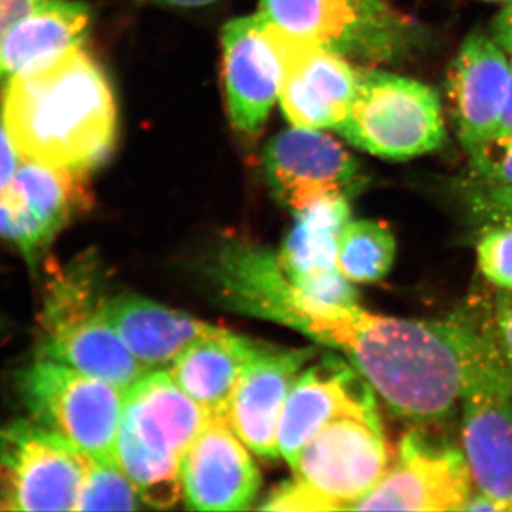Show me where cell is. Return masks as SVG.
<instances>
[{"instance_id":"22","label":"cell","mask_w":512,"mask_h":512,"mask_svg":"<svg viewBox=\"0 0 512 512\" xmlns=\"http://www.w3.org/2000/svg\"><path fill=\"white\" fill-rule=\"evenodd\" d=\"M92 13L82 2L47 0L16 26L3 45V77L32 72L83 45Z\"/></svg>"},{"instance_id":"29","label":"cell","mask_w":512,"mask_h":512,"mask_svg":"<svg viewBox=\"0 0 512 512\" xmlns=\"http://www.w3.org/2000/svg\"><path fill=\"white\" fill-rule=\"evenodd\" d=\"M468 204L478 220L512 225V184L478 183L468 191Z\"/></svg>"},{"instance_id":"24","label":"cell","mask_w":512,"mask_h":512,"mask_svg":"<svg viewBox=\"0 0 512 512\" xmlns=\"http://www.w3.org/2000/svg\"><path fill=\"white\" fill-rule=\"evenodd\" d=\"M116 461L136 488L141 501L151 507H174L184 498L181 458L151 450L120 429Z\"/></svg>"},{"instance_id":"36","label":"cell","mask_w":512,"mask_h":512,"mask_svg":"<svg viewBox=\"0 0 512 512\" xmlns=\"http://www.w3.org/2000/svg\"><path fill=\"white\" fill-rule=\"evenodd\" d=\"M157 2L168 3L173 6H184V8H192V6H204L215 0H157Z\"/></svg>"},{"instance_id":"27","label":"cell","mask_w":512,"mask_h":512,"mask_svg":"<svg viewBox=\"0 0 512 512\" xmlns=\"http://www.w3.org/2000/svg\"><path fill=\"white\" fill-rule=\"evenodd\" d=\"M478 266L488 282L512 291V225L487 227L477 245Z\"/></svg>"},{"instance_id":"1","label":"cell","mask_w":512,"mask_h":512,"mask_svg":"<svg viewBox=\"0 0 512 512\" xmlns=\"http://www.w3.org/2000/svg\"><path fill=\"white\" fill-rule=\"evenodd\" d=\"M306 335L346 353L390 410L417 426L453 416L471 376L500 349L493 323L468 315L400 319L360 306L315 320Z\"/></svg>"},{"instance_id":"13","label":"cell","mask_w":512,"mask_h":512,"mask_svg":"<svg viewBox=\"0 0 512 512\" xmlns=\"http://www.w3.org/2000/svg\"><path fill=\"white\" fill-rule=\"evenodd\" d=\"M262 163L275 197L293 214L329 195H348L359 180L355 158L338 140L313 128L279 133L265 147Z\"/></svg>"},{"instance_id":"35","label":"cell","mask_w":512,"mask_h":512,"mask_svg":"<svg viewBox=\"0 0 512 512\" xmlns=\"http://www.w3.org/2000/svg\"><path fill=\"white\" fill-rule=\"evenodd\" d=\"M495 133H512V66L510 74V84H508L507 97H505L503 110H501L500 120H498V126L497 130H495Z\"/></svg>"},{"instance_id":"20","label":"cell","mask_w":512,"mask_h":512,"mask_svg":"<svg viewBox=\"0 0 512 512\" xmlns=\"http://www.w3.org/2000/svg\"><path fill=\"white\" fill-rule=\"evenodd\" d=\"M101 313L148 370L170 365L195 340L221 330L136 295L104 298Z\"/></svg>"},{"instance_id":"26","label":"cell","mask_w":512,"mask_h":512,"mask_svg":"<svg viewBox=\"0 0 512 512\" xmlns=\"http://www.w3.org/2000/svg\"><path fill=\"white\" fill-rule=\"evenodd\" d=\"M140 500L116 460L90 457L76 511H133Z\"/></svg>"},{"instance_id":"30","label":"cell","mask_w":512,"mask_h":512,"mask_svg":"<svg viewBox=\"0 0 512 512\" xmlns=\"http://www.w3.org/2000/svg\"><path fill=\"white\" fill-rule=\"evenodd\" d=\"M259 508L265 511H335L326 498L298 477L275 488Z\"/></svg>"},{"instance_id":"8","label":"cell","mask_w":512,"mask_h":512,"mask_svg":"<svg viewBox=\"0 0 512 512\" xmlns=\"http://www.w3.org/2000/svg\"><path fill=\"white\" fill-rule=\"evenodd\" d=\"M461 443L478 493L512 512V369L498 349L461 397Z\"/></svg>"},{"instance_id":"10","label":"cell","mask_w":512,"mask_h":512,"mask_svg":"<svg viewBox=\"0 0 512 512\" xmlns=\"http://www.w3.org/2000/svg\"><path fill=\"white\" fill-rule=\"evenodd\" d=\"M394 457L375 421L342 417L316 434L291 464L296 477L335 507L350 510L386 476Z\"/></svg>"},{"instance_id":"21","label":"cell","mask_w":512,"mask_h":512,"mask_svg":"<svg viewBox=\"0 0 512 512\" xmlns=\"http://www.w3.org/2000/svg\"><path fill=\"white\" fill-rule=\"evenodd\" d=\"M262 346L221 329L191 343L171 363L168 373L211 417L224 419L245 367Z\"/></svg>"},{"instance_id":"6","label":"cell","mask_w":512,"mask_h":512,"mask_svg":"<svg viewBox=\"0 0 512 512\" xmlns=\"http://www.w3.org/2000/svg\"><path fill=\"white\" fill-rule=\"evenodd\" d=\"M259 15L349 60L386 62L409 46V20L387 0H261Z\"/></svg>"},{"instance_id":"14","label":"cell","mask_w":512,"mask_h":512,"mask_svg":"<svg viewBox=\"0 0 512 512\" xmlns=\"http://www.w3.org/2000/svg\"><path fill=\"white\" fill-rule=\"evenodd\" d=\"M375 390L352 366L326 356L293 383L278 429L279 456L293 463L323 427L342 417L380 423Z\"/></svg>"},{"instance_id":"15","label":"cell","mask_w":512,"mask_h":512,"mask_svg":"<svg viewBox=\"0 0 512 512\" xmlns=\"http://www.w3.org/2000/svg\"><path fill=\"white\" fill-rule=\"evenodd\" d=\"M286 46L288 59L279 96L286 120L293 127L336 130L348 114L362 72L345 56L289 33Z\"/></svg>"},{"instance_id":"25","label":"cell","mask_w":512,"mask_h":512,"mask_svg":"<svg viewBox=\"0 0 512 512\" xmlns=\"http://www.w3.org/2000/svg\"><path fill=\"white\" fill-rule=\"evenodd\" d=\"M396 239L382 222L349 221L338 247V269L355 284H370L392 271Z\"/></svg>"},{"instance_id":"5","label":"cell","mask_w":512,"mask_h":512,"mask_svg":"<svg viewBox=\"0 0 512 512\" xmlns=\"http://www.w3.org/2000/svg\"><path fill=\"white\" fill-rule=\"evenodd\" d=\"M18 387L30 419L86 456L116 460L126 396L119 387L43 357L23 369Z\"/></svg>"},{"instance_id":"28","label":"cell","mask_w":512,"mask_h":512,"mask_svg":"<svg viewBox=\"0 0 512 512\" xmlns=\"http://www.w3.org/2000/svg\"><path fill=\"white\" fill-rule=\"evenodd\" d=\"M467 151L478 183L512 184V133H495Z\"/></svg>"},{"instance_id":"16","label":"cell","mask_w":512,"mask_h":512,"mask_svg":"<svg viewBox=\"0 0 512 512\" xmlns=\"http://www.w3.org/2000/svg\"><path fill=\"white\" fill-rule=\"evenodd\" d=\"M261 476L227 421L211 417L183 458L184 501L191 510H247Z\"/></svg>"},{"instance_id":"34","label":"cell","mask_w":512,"mask_h":512,"mask_svg":"<svg viewBox=\"0 0 512 512\" xmlns=\"http://www.w3.org/2000/svg\"><path fill=\"white\" fill-rule=\"evenodd\" d=\"M494 39L498 45L512 55V3L495 20Z\"/></svg>"},{"instance_id":"23","label":"cell","mask_w":512,"mask_h":512,"mask_svg":"<svg viewBox=\"0 0 512 512\" xmlns=\"http://www.w3.org/2000/svg\"><path fill=\"white\" fill-rule=\"evenodd\" d=\"M295 215L278 256L289 279L338 268L340 235L350 221L346 195H329Z\"/></svg>"},{"instance_id":"11","label":"cell","mask_w":512,"mask_h":512,"mask_svg":"<svg viewBox=\"0 0 512 512\" xmlns=\"http://www.w3.org/2000/svg\"><path fill=\"white\" fill-rule=\"evenodd\" d=\"M86 173L23 160L0 192V238L37 264L73 217L90 202Z\"/></svg>"},{"instance_id":"12","label":"cell","mask_w":512,"mask_h":512,"mask_svg":"<svg viewBox=\"0 0 512 512\" xmlns=\"http://www.w3.org/2000/svg\"><path fill=\"white\" fill-rule=\"evenodd\" d=\"M221 40L229 117L241 133H259L281 96L286 33L258 13L228 22Z\"/></svg>"},{"instance_id":"2","label":"cell","mask_w":512,"mask_h":512,"mask_svg":"<svg viewBox=\"0 0 512 512\" xmlns=\"http://www.w3.org/2000/svg\"><path fill=\"white\" fill-rule=\"evenodd\" d=\"M2 123L22 160L89 173L116 143V100L106 73L80 46L10 76Z\"/></svg>"},{"instance_id":"33","label":"cell","mask_w":512,"mask_h":512,"mask_svg":"<svg viewBox=\"0 0 512 512\" xmlns=\"http://www.w3.org/2000/svg\"><path fill=\"white\" fill-rule=\"evenodd\" d=\"M19 154L6 133L5 127H0V192L12 180L19 167Z\"/></svg>"},{"instance_id":"7","label":"cell","mask_w":512,"mask_h":512,"mask_svg":"<svg viewBox=\"0 0 512 512\" xmlns=\"http://www.w3.org/2000/svg\"><path fill=\"white\" fill-rule=\"evenodd\" d=\"M90 457L35 420L0 430V511H76Z\"/></svg>"},{"instance_id":"19","label":"cell","mask_w":512,"mask_h":512,"mask_svg":"<svg viewBox=\"0 0 512 512\" xmlns=\"http://www.w3.org/2000/svg\"><path fill=\"white\" fill-rule=\"evenodd\" d=\"M210 419L168 370H150L127 390L120 429L151 450L183 460Z\"/></svg>"},{"instance_id":"31","label":"cell","mask_w":512,"mask_h":512,"mask_svg":"<svg viewBox=\"0 0 512 512\" xmlns=\"http://www.w3.org/2000/svg\"><path fill=\"white\" fill-rule=\"evenodd\" d=\"M493 329L498 348L512 369V291L498 293L494 305Z\"/></svg>"},{"instance_id":"18","label":"cell","mask_w":512,"mask_h":512,"mask_svg":"<svg viewBox=\"0 0 512 512\" xmlns=\"http://www.w3.org/2000/svg\"><path fill=\"white\" fill-rule=\"evenodd\" d=\"M511 67L503 47L483 32L467 37L448 70L447 89L466 150L497 130Z\"/></svg>"},{"instance_id":"32","label":"cell","mask_w":512,"mask_h":512,"mask_svg":"<svg viewBox=\"0 0 512 512\" xmlns=\"http://www.w3.org/2000/svg\"><path fill=\"white\" fill-rule=\"evenodd\" d=\"M46 2L47 0H0V56L9 33ZM2 77V67H0V79Z\"/></svg>"},{"instance_id":"4","label":"cell","mask_w":512,"mask_h":512,"mask_svg":"<svg viewBox=\"0 0 512 512\" xmlns=\"http://www.w3.org/2000/svg\"><path fill=\"white\" fill-rule=\"evenodd\" d=\"M352 146L386 160L404 161L443 144L439 96L426 84L392 73H360L345 120L336 128Z\"/></svg>"},{"instance_id":"3","label":"cell","mask_w":512,"mask_h":512,"mask_svg":"<svg viewBox=\"0 0 512 512\" xmlns=\"http://www.w3.org/2000/svg\"><path fill=\"white\" fill-rule=\"evenodd\" d=\"M92 265L59 272L47 291L39 355L106 380L124 393L150 370L141 365L101 313Z\"/></svg>"},{"instance_id":"17","label":"cell","mask_w":512,"mask_h":512,"mask_svg":"<svg viewBox=\"0 0 512 512\" xmlns=\"http://www.w3.org/2000/svg\"><path fill=\"white\" fill-rule=\"evenodd\" d=\"M315 350L262 346L232 393L224 420L242 443L264 457H278V429L286 399Z\"/></svg>"},{"instance_id":"9","label":"cell","mask_w":512,"mask_h":512,"mask_svg":"<svg viewBox=\"0 0 512 512\" xmlns=\"http://www.w3.org/2000/svg\"><path fill=\"white\" fill-rule=\"evenodd\" d=\"M474 483L463 450L421 426L400 441L399 453L355 511H464Z\"/></svg>"}]
</instances>
